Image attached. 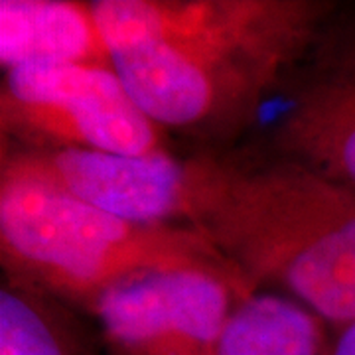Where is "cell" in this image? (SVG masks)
Instances as JSON below:
<instances>
[{"label":"cell","instance_id":"3957f363","mask_svg":"<svg viewBox=\"0 0 355 355\" xmlns=\"http://www.w3.org/2000/svg\"><path fill=\"white\" fill-rule=\"evenodd\" d=\"M0 257L6 277L89 308L142 272L216 268L241 277L198 231L113 216L6 156L0 162Z\"/></svg>","mask_w":355,"mask_h":355},{"label":"cell","instance_id":"ba28073f","mask_svg":"<svg viewBox=\"0 0 355 355\" xmlns=\"http://www.w3.org/2000/svg\"><path fill=\"white\" fill-rule=\"evenodd\" d=\"M0 64L114 67L93 2L77 0H2Z\"/></svg>","mask_w":355,"mask_h":355},{"label":"cell","instance_id":"30bf717a","mask_svg":"<svg viewBox=\"0 0 355 355\" xmlns=\"http://www.w3.org/2000/svg\"><path fill=\"white\" fill-rule=\"evenodd\" d=\"M0 355H101L58 298L26 282L0 288Z\"/></svg>","mask_w":355,"mask_h":355},{"label":"cell","instance_id":"9c48e42d","mask_svg":"<svg viewBox=\"0 0 355 355\" xmlns=\"http://www.w3.org/2000/svg\"><path fill=\"white\" fill-rule=\"evenodd\" d=\"M324 320L282 294L239 300L211 355H331Z\"/></svg>","mask_w":355,"mask_h":355},{"label":"cell","instance_id":"6da1fadb","mask_svg":"<svg viewBox=\"0 0 355 355\" xmlns=\"http://www.w3.org/2000/svg\"><path fill=\"white\" fill-rule=\"evenodd\" d=\"M116 73L166 130L243 125L318 40L314 0H97Z\"/></svg>","mask_w":355,"mask_h":355},{"label":"cell","instance_id":"8992f818","mask_svg":"<svg viewBox=\"0 0 355 355\" xmlns=\"http://www.w3.org/2000/svg\"><path fill=\"white\" fill-rule=\"evenodd\" d=\"M2 156L81 202L137 223L180 225L186 158L28 150L2 142Z\"/></svg>","mask_w":355,"mask_h":355},{"label":"cell","instance_id":"7a4b0ae2","mask_svg":"<svg viewBox=\"0 0 355 355\" xmlns=\"http://www.w3.org/2000/svg\"><path fill=\"white\" fill-rule=\"evenodd\" d=\"M180 225L205 237L253 291L279 286L324 322H355L352 186L279 156H193Z\"/></svg>","mask_w":355,"mask_h":355},{"label":"cell","instance_id":"5b68a950","mask_svg":"<svg viewBox=\"0 0 355 355\" xmlns=\"http://www.w3.org/2000/svg\"><path fill=\"white\" fill-rule=\"evenodd\" d=\"M253 291L216 268L142 272L93 302L105 355H211L235 304Z\"/></svg>","mask_w":355,"mask_h":355},{"label":"cell","instance_id":"8fae6325","mask_svg":"<svg viewBox=\"0 0 355 355\" xmlns=\"http://www.w3.org/2000/svg\"><path fill=\"white\" fill-rule=\"evenodd\" d=\"M331 355H355V322L340 328V334L334 340Z\"/></svg>","mask_w":355,"mask_h":355},{"label":"cell","instance_id":"52a82bcc","mask_svg":"<svg viewBox=\"0 0 355 355\" xmlns=\"http://www.w3.org/2000/svg\"><path fill=\"white\" fill-rule=\"evenodd\" d=\"M306 79L272 130L279 158L355 188V46Z\"/></svg>","mask_w":355,"mask_h":355},{"label":"cell","instance_id":"277c9868","mask_svg":"<svg viewBox=\"0 0 355 355\" xmlns=\"http://www.w3.org/2000/svg\"><path fill=\"white\" fill-rule=\"evenodd\" d=\"M0 130L2 142L28 150H168V130L142 111L116 69L105 65L34 64L2 71Z\"/></svg>","mask_w":355,"mask_h":355}]
</instances>
